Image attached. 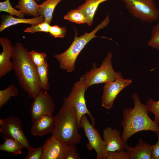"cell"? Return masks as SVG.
<instances>
[{
  "instance_id": "cell-25",
  "label": "cell",
  "mask_w": 159,
  "mask_h": 159,
  "mask_svg": "<svg viewBox=\"0 0 159 159\" xmlns=\"http://www.w3.org/2000/svg\"><path fill=\"white\" fill-rule=\"evenodd\" d=\"M0 11L5 12L10 15L16 16L20 18H24L25 15L20 11L13 8L9 0H6L0 2Z\"/></svg>"
},
{
  "instance_id": "cell-9",
  "label": "cell",
  "mask_w": 159,
  "mask_h": 159,
  "mask_svg": "<svg viewBox=\"0 0 159 159\" xmlns=\"http://www.w3.org/2000/svg\"><path fill=\"white\" fill-rule=\"evenodd\" d=\"M22 124L17 117L11 116L0 119V132L4 139L13 138L23 144L27 149L31 146L22 130Z\"/></svg>"
},
{
  "instance_id": "cell-34",
  "label": "cell",
  "mask_w": 159,
  "mask_h": 159,
  "mask_svg": "<svg viewBox=\"0 0 159 159\" xmlns=\"http://www.w3.org/2000/svg\"><path fill=\"white\" fill-rule=\"evenodd\" d=\"M158 140L156 143L153 145L151 152V159H159V132H156Z\"/></svg>"
},
{
  "instance_id": "cell-11",
  "label": "cell",
  "mask_w": 159,
  "mask_h": 159,
  "mask_svg": "<svg viewBox=\"0 0 159 159\" xmlns=\"http://www.w3.org/2000/svg\"><path fill=\"white\" fill-rule=\"evenodd\" d=\"M132 82L130 79H124L121 75L115 80L105 84L101 97L102 106L107 110L110 109L119 93Z\"/></svg>"
},
{
  "instance_id": "cell-16",
  "label": "cell",
  "mask_w": 159,
  "mask_h": 159,
  "mask_svg": "<svg viewBox=\"0 0 159 159\" xmlns=\"http://www.w3.org/2000/svg\"><path fill=\"white\" fill-rule=\"evenodd\" d=\"M152 146L140 138L135 147H131L126 143L124 145V149L130 154V159H151Z\"/></svg>"
},
{
  "instance_id": "cell-24",
  "label": "cell",
  "mask_w": 159,
  "mask_h": 159,
  "mask_svg": "<svg viewBox=\"0 0 159 159\" xmlns=\"http://www.w3.org/2000/svg\"><path fill=\"white\" fill-rule=\"evenodd\" d=\"M64 19L78 24L86 23V19L84 13L78 9L71 10L65 15Z\"/></svg>"
},
{
  "instance_id": "cell-28",
  "label": "cell",
  "mask_w": 159,
  "mask_h": 159,
  "mask_svg": "<svg viewBox=\"0 0 159 159\" xmlns=\"http://www.w3.org/2000/svg\"><path fill=\"white\" fill-rule=\"evenodd\" d=\"M146 105L148 112L154 115V120L159 124V100L155 101L150 98L147 102Z\"/></svg>"
},
{
  "instance_id": "cell-22",
  "label": "cell",
  "mask_w": 159,
  "mask_h": 159,
  "mask_svg": "<svg viewBox=\"0 0 159 159\" xmlns=\"http://www.w3.org/2000/svg\"><path fill=\"white\" fill-rule=\"evenodd\" d=\"M37 69L41 89L47 91L49 89V84L48 80L49 67L47 61L37 67Z\"/></svg>"
},
{
  "instance_id": "cell-31",
  "label": "cell",
  "mask_w": 159,
  "mask_h": 159,
  "mask_svg": "<svg viewBox=\"0 0 159 159\" xmlns=\"http://www.w3.org/2000/svg\"><path fill=\"white\" fill-rule=\"evenodd\" d=\"M106 159H130V155L124 149L120 151L107 152Z\"/></svg>"
},
{
  "instance_id": "cell-17",
  "label": "cell",
  "mask_w": 159,
  "mask_h": 159,
  "mask_svg": "<svg viewBox=\"0 0 159 159\" xmlns=\"http://www.w3.org/2000/svg\"><path fill=\"white\" fill-rule=\"evenodd\" d=\"M0 32L7 28L19 24H25L31 25L37 24L44 21V17L40 16L30 19L14 17L11 15L3 14L0 16Z\"/></svg>"
},
{
  "instance_id": "cell-23",
  "label": "cell",
  "mask_w": 159,
  "mask_h": 159,
  "mask_svg": "<svg viewBox=\"0 0 159 159\" xmlns=\"http://www.w3.org/2000/svg\"><path fill=\"white\" fill-rule=\"evenodd\" d=\"M19 94L18 89L14 85L10 84L7 88L0 90V108L12 97H16Z\"/></svg>"
},
{
  "instance_id": "cell-3",
  "label": "cell",
  "mask_w": 159,
  "mask_h": 159,
  "mask_svg": "<svg viewBox=\"0 0 159 159\" xmlns=\"http://www.w3.org/2000/svg\"><path fill=\"white\" fill-rule=\"evenodd\" d=\"M54 118L52 135L67 144L76 145L80 143L82 137L78 132L80 127L74 106L63 104Z\"/></svg>"
},
{
  "instance_id": "cell-10",
  "label": "cell",
  "mask_w": 159,
  "mask_h": 159,
  "mask_svg": "<svg viewBox=\"0 0 159 159\" xmlns=\"http://www.w3.org/2000/svg\"><path fill=\"white\" fill-rule=\"evenodd\" d=\"M33 99L31 107L32 121L42 116L52 115L55 106L52 97L47 91L42 90Z\"/></svg>"
},
{
  "instance_id": "cell-8",
  "label": "cell",
  "mask_w": 159,
  "mask_h": 159,
  "mask_svg": "<svg viewBox=\"0 0 159 159\" xmlns=\"http://www.w3.org/2000/svg\"><path fill=\"white\" fill-rule=\"evenodd\" d=\"M80 127L84 131L88 143L87 148L89 150H94L97 154L96 159H106L107 155L106 144L97 129L88 120L86 115H83L80 120Z\"/></svg>"
},
{
  "instance_id": "cell-15",
  "label": "cell",
  "mask_w": 159,
  "mask_h": 159,
  "mask_svg": "<svg viewBox=\"0 0 159 159\" xmlns=\"http://www.w3.org/2000/svg\"><path fill=\"white\" fill-rule=\"evenodd\" d=\"M121 131L110 127L105 128L102 132L103 140L106 144V151H120L124 149Z\"/></svg>"
},
{
  "instance_id": "cell-19",
  "label": "cell",
  "mask_w": 159,
  "mask_h": 159,
  "mask_svg": "<svg viewBox=\"0 0 159 159\" xmlns=\"http://www.w3.org/2000/svg\"><path fill=\"white\" fill-rule=\"evenodd\" d=\"M35 0H19L14 7L24 15L37 17L39 16L38 10L40 5Z\"/></svg>"
},
{
  "instance_id": "cell-20",
  "label": "cell",
  "mask_w": 159,
  "mask_h": 159,
  "mask_svg": "<svg viewBox=\"0 0 159 159\" xmlns=\"http://www.w3.org/2000/svg\"><path fill=\"white\" fill-rule=\"evenodd\" d=\"M62 0H46L40 5L38 10L39 16H42L44 21L50 24L53 13L57 5Z\"/></svg>"
},
{
  "instance_id": "cell-6",
  "label": "cell",
  "mask_w": 159,
  "mask_h": 159,
  "mask_svg": "<svg viewBox=\"0 0 159 159\" xmlns=\"http://www.w3.org/2000/svg\"><path fill=\"white\" fill-rule=\"evenodd\" d=\"M129 13L145 22L152 23L159 17V10L154 0H121Z\"/></svg>"
},
{
  "instance_id": "cell-27",
  "label": "cell",
  "mask_w": 159,
  "mask_h": 159,
  "mask_svg": "<svg viewBox=\"0 0 159 159\" xmlns=\"http://www.w3.org/2000/svg\"><path fill=\"white\" fill-rule=\"evenodd\" d=\"M47 21H44L33 25L24 29V32L34 33L37 32L48 33L50 25Z\"/></svg>"
},
{
  "instance_id": "cell-32",
  "label": "cell",
  "mask_w": 159,
  "mask_h": 159,
  "mask_svg": "<svg viewBox=\"0 0 159 159\" xmlns=\"http://www.w3.org/2000/svg\"><path fill=\"white\" fill-rule=\"evenodd\" d=\"M27 149L28 153L25 159H41L43 151L42 146L37 148H34L30 146Z\"/></svg>"
},
{
  "instance_id": "cell-7",
  "label": "cell",
  "mask_w": 159,
  "mask_h": 159,
  "mask_svg": "<svg viewBox=\"0 0 159 159\" xmlns=\"http://www.w3.org/2000/svg\"><path fill=\"white\" fill-rule=\"evenodd\" d=\"M87 90L84 81L80 78V80L73 85L68 96L63 98V104L73 106L75 108L80 126L81 117L84 115H88L92 123L94 126L95 125V119L86 105L85 93Z\"/></svg>"
},
{
  "instance_id": "cell-2",
  "label": "cell",
  "mask_w": 159,
  "mask_h": 159,
  "mask_svg": "<svg viewBox=\"0 0 159 159\" xmlns=\"http://www.w3.org/2000/svg\"><path fill=\"white\" fill-rule=\"evenodd\" d=\"M132 97L134 107L124 108L123 111L121 125L123 130L121 136L123 145L137 132L142 131L159 132V124L149 117L146 105L141 102L137 93L134 92Z\"/></svg>"
},
{
  "instance_id": "cell-13",
  "label": "cell",
  "mask_w": 159,
  "mask_h": 159,
  "mask_svg": "<svg viewBox=\"0 0 159 159\" xmlns=\"http://www.w3.org/2000/svg\"><path fill=\"white\" fill-rule=\"evenodd\" d=\"M0 44L2 51L0 54V78L5 76L12 70V59L14 53V46L6 37H1Z\"/></svg>"
},
{
  "instance_id": "cell-35",
  "label": "cell",
  "mask_w": 159,
  "mask_h": 159,
  "mask_svg": "<svg viewBox=\"0 0 159 159\" xmlns=\"http://www.w3.org/2000/svg\"><path fill=\"white\" fill-rule=\"evenodd\" d=\"M41 0H35V1H39Z\"/></svg>"
},
{
  "instance_id": "cell-5",
  "label": "cell",
  "mask_w": 159,
  "mask_h": 159,
  "mask_svg": "<svg viewBox=\"0 0 159 159\" xmlns=\"http://www.w3.org/2000/svg\"><path fill=\"white\" fill-rule=\"evenodd\" d=\"M112 53L109 52L99 67H97L95 63H93L92 69L80 77L84 81L87 89L93 85L114 81L122 75L120 72L114 71L112 63Z\"/></svg>"
},
{
  "instance_id": "cell-21",
  "label": "cell",
  "mask_w": 159,
  "mask_h": 159,
  "mask_svg": "<svg viewBox=\"0 0 159 159\" xmlns=\"http://www.w3.org/2000/svg\"><path fill=\"white\" fill-rule=\"evenodd\" d=\"M4 142L0 145V150L7 152L16 155L21 154L24 145L18 140L10 138L4 139Z\"/></svg>"
},
{
  "instance_id": "cell-4",
  "label": "cell",
  "mask_w": 159,
  "mask_h": 159,
  "mask_svg": "<svg viewBox=\"0 0 159 159\" xmlns=\"http://www.w3.org/2000/svg\"><path fill=\"white\" fill-rule=\"evenodd\" d=\"M110 21L108 14L101 22L90 32H86L80 37L75 33L74 39L69 47L64 52L54 55L59 63V67L68 72H72L75 68V63L80 52L87 44L97 37L96 33L107 26Z\"/></svg>"
},
{
  "instance_id": "cell-26",
  "label": "cell",
  "mask_w": 159,
  "mask_h": 159,
  "mask_svg": "<svg viewBox=\"0 0 159 159\" xmlns=\"http://www.w3.org/2000/svg\"><path fill=\"white\" fill-rule=\"evenodd\" d=\"M147 45L159 51V21L152 29L151 37Z\"/></svg>"
},
{
  "instance_id": "cell-1",
  "label": "cell",
  "mask_w": 159,
  "mask_h": 159,
  "mask_svg": "<svg viewBox=\"0 0 159 159\" xmlns=\"http://www.w3.org/2000/svg\"><path fill=\"white\" fill-rule=\"evenodd\" d=\"M14 49L12 70L19 85L29 97L33 98L42 90L37 67L31 59L29 52L22 44L17 42Z\"/></svg>"
},
{
  "instance_id": "cell-14",
  "label": "cell",
  "mask_w": 159,
  "mask_h": 159,
  "mask_svg": "<svg viewBox=\"0 0 159 159\" xmlns=\"http://www.w3.org/2000/svg\"><path fill=\"white\" fill-rule=\"evenodd\" d=\"M33 121L30 131L34 136H42L52 133L53 131L55 118L52 115L42 116Z\"/></svg>"
},
{
  "instance_id": "cell-29",
  "label": "cell",
  "mask_w": 159,
  "mask_h": 159,
  "mask_svg": "<svg viewBox=\"0 0 159 159\" xmlns=\"http://www.w3.org/2000/svg\"><path fill=\"white\" fill-rule=\"evenodd\" d=\"M31 59L35 65L39 67L47 61V54L45 52H38L34 50L29 52Z\"/></svg>"
},
{
  "instance_id": "cell-33",
  "label": "cell",
  "mask_w": 159,
  "mask_h": 159,
  "mask_svg": "<svg viewBox=\"0 0 159 159\" xmlns=\"http://www.w3.org/2000/svg\"><path fill=\"white\" fill-rule=\"evenodd\" d=\"M76 145L68 144V148L64 159H80Z\"/></svg>"
},
{
  "instance_id": "cell-30",
  "label": "cell",
  "mask_w": 159,
  "mask_h": 159,
  "mask_svg": "<svg viewBox=\"0 0 159 159\" xmlns=\"http://www.w3.org/2000/svg\"><path fill=\"white\" fill-rule=\"evenodd\" d=\"M67 29L65 27H59L57 25L50 26L49 33L54 37L63 38L66 34Z\"/></svg>"
},
{
  "instance_id": "cell-18",
  "label": "cell",
  "mask_w": 159,
  "mask_h": 159,
  "mask_svg": "<svg viewBox=\"0 0 159 159\" xmlns=\"http://www.w3.org/2000/svg\"><path fill=\"white\" fill-rule=\"evenodd\" d=\"M110 0H86L81 5L78 7L84 14L86 23L91 26L92 24L94 16L98 7L101 3Z\"/></svg>"
},
{
  "instance_id": "cell-12",
  "label": "cell",
  "mask_w": 159,
  "mask_h": 159,
  "mask_svg": "<svg viewBox=\"0 0 159 159\" xmlns=\"http://www.w3.org/2000/svg\"><path fill=\"white\" fill-rule=\"evenodd\" d=\"M41 159H64L68 148L66 144L52 135L43 145Z\"/></svg>"
}]
</instances>
